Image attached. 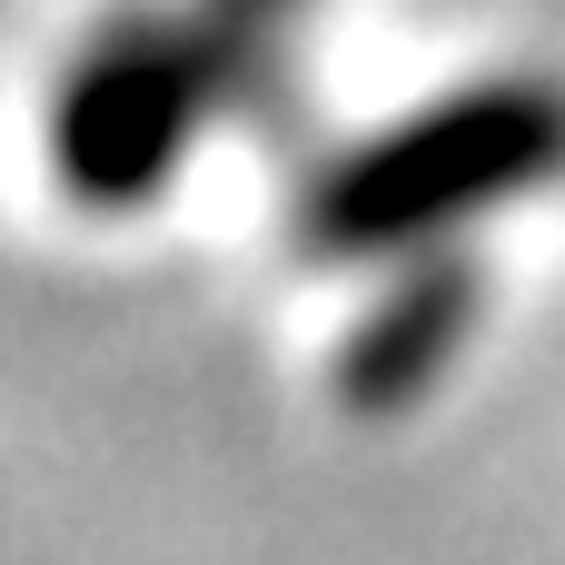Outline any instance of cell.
I'll use <instances>...</instances> for the list:
<instances>
[{"mask_svg":"<svg viewBox=\"0 0 565 565\" xmlns=\"http://www.w3.org/2000/svg\"><path fill=\"white\" fill-rule=\"evenodd\" d=\"M546 149H556V119H546L536 99H477V109L427 119L417 139H397V149L358 179V199H367V218H427V209H457V199H477V189H507V179L536 169Z\"/></svg>","mask_w":565,"mask_h":565,"instance_id":"obj_1","label":"cell"}]
</instances>
